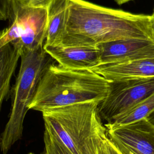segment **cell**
<instances>
[{"label": "cell", "mask_w": 154, "mask_h": 154, "mask_svg": "<svg viewBox=\"0 0 154 154\" xmlns=\"http://www.w3.org/2000/svg\"><path fill=\"white\" fill-rule=\"evenodd\" d=\"M28 154H34V153H29Z\"/></svg>", "instance_id": "603a6c76"}, {"label": "cell", "mask_w": 154, "mask_h": 154, "mask_svg": "<svg viewBox=\"0 0 154 154\" xmlns=\"http://www.w3.org/2000/svg\"><path fill=\"white\" fill-rule=\"evenodd\" d=\"M106 129L108 138L121 154H154V125L146 118Z\"/></svg>", "instance_id": "52a82bcc"}, {"label": "cell", "mask_w": 154, "mask_h": 154, "mask_svg": "<svg viewBox=\"0 0 154 154\" xmlns=\"http://www.w3.org/2000/svg\"><path fill=\"white\" fill-rule=\"evenodd\" d=\"M154 110V93L134 105L123 113L112 119L105 125L106 128H113L126 125L146 118Z\"/></svg>", "instance_id": "4fadbf2b"}, {"label": "cell", "mask_w": 154, "mask_h": 154, "mask_svg": "<svg viewBox=\"0 0 154 154\" xmlns=\"http://www.w3.org/2000/svg\"><path fill=\"white\" fill-rule=\"evenodd\" d=\"M150 28L152 38L154 41V10L152 14L150 16Z\"/></svg>", "instance_id": "d6986e66"}, {"label": "cell", "mask_w": 154, "mask_h": 154, "mask_svg": "<svg viewBox=\"0 0 154 154\" xmlns=\"http://www.w3.org/2000/svg\"><path fill=\"white\" fill-rule=\"evenodd\" d=\"M132 38L152 39L150 16L108 8L84 0H70L60 44L96 47L101 43Z\"/></svg>", "instance_id": "6da1fadb"}, {"label": "cell", "mask_w": 154, "mask_h": 154, "mask_svg": "<svg viewBox=\"0 0 154 154\" xmlns=\"http://www.w3.org/2000/svg\"><path fill=\"white\" fill-rule=\"evenodd\" d=\"M153 93L154 77L109 82L108 94L97 106L99 116L108 123Z\"/></svg>", "instance_id": "8992f818"}, {"label": "cell", "mask_w": 154, "mask_h": 154, "mask_svg": "<svg viewBox=\"0 0 154 154\" xmlns=\"http://www.w3.org/2000/svg\"><path fill=\"white\" fill-rule=\"evenodd\" d=\"M91 70L109 82L154 77V63L150 60L100 64Z\"/></svg>", "instance_id": "30bf717a"}, {"label": "cell", "mask_w": 154, "mask_h": 154, "mask_svg": "<svg viewBox=\"0 0 154 154\" xmlns=\"http://www.w3.org/2000/svg\"><path fill=\"white\" fill-rule=\"evenodd\" d=\"M20 66L13 88L11 111L1 136L0 147L3 154H6L22 138L28 106L43 75L53 63V58L45 52L43 46L34 51L20 47Z\"/></svg>", "instance_id": "277c9868"}, {"label": "cell", "mask_w": 154, "mask_h": 154, "mask_svg": "<svg viewBox=\"0 0 154 154\" xmlns=\"http://www.w3.org/2000/svg\"><path fill=\"white\" fill-rule=\"evenodd\" d=\"M20 58V46L13 42L0 49V108ZM1 138L0 137V144Z\"/></svg>", "instance_id": "7c38bea8"}, {"label": "cell", "mask_w": 154, "mask_h": 154, "mask_svg": "<svg viewBox=\"0 0 154 154\" xmlns=\"http://www.w3.org/2000/svg\"><path fill=\"white\" fill-rule=\"evenodd\" d=\"M108 90L109 81L91 69H71L52 63L43 75L28 109L42 112L84 102L100 103Z\"/></svg>", "instance_id": "7a4b0ae2"}, {"label": "cell", "mask_w": 154, "mask_h": 154, "mask_svg": "<svg viewBox=\"0 0 154 154\" xmlns=\"http://www.w3.org/2000/svg\"><path fill=\"white\" fill-rule=\"evenodd\" d=\"M44 150L41 154H72L49 129L45 127Z\"/></svg>", "instance_id": "5bb4252c"}, {"label": "cell", "mask_w": 154, "mask_h": 154, "mask_svg": "<svg viewBox=\"0 0 154 154\" xmlns=\"http://www.w3.org/2000/svg\"><path fill=\"white\" fill-rule=\"evenodd\" d=\"M87 102L42 112L45 127L51 129L72 154H99L107 138L97 106Z\"/></svg>", "instance_id": "3957f363"}, {"label": "cell", "mask_w": 154, "mask_h": 154, "mask_svg": "<svg viewBox=\"0 0 154 154\" xmlns=\"http://www.w3.org/2000/svg\"><path fill=\"white\" fill-rule=\"evenodd\" d=\"M52 0H14L15 2L25 7L47 8Z\"/></svg>", "instance_id": "2e32d148"}, {"label": "cell", "mask_w": 154, "mask_h": 154, "mask_svg": "<svg viewBox=\"0 0 154 154\" xmlns=\"http://www.w3.org/2000/svg\"><path fill=\"white\" fill-rule=\"evenodd\" d=\"M116 1V2L119 4V5H121V4H125L126 2H128L130 1H132V0H115Z\"/></svg>", "instance_id": "44dd1931"}, {"label": "cell", "mask_w": 154, "mask_h": 154, "mask_svg": "<svg viewBox=\"0 0 154 154\" xmlns=\"http://www.w3.org/2000/svg\"><path fill=\"white\" fill-rule=\"evenodd\" d=\"M146 119L150 123H152L153 125H154V110L150 114H149Z\"/></svg>", "instance_id": "ffe728a7"}, {"label": "cell", "mask_w": 154, "mask_h": 154, "mask_svg": "<svg viewBox=\"0 0 154 154\" xmlns=\"http://www.w3.org/2000/svg\"><path fill=\"white\" fill-rule=\"evenodd\" d=\"M106 145L108 149V151L109 152V154H121L119 150L116 149V147L111 143V141L109 140V139L107 138L106 140Z\"/></svg>", "instance_id": "e0dca14e"}, {"label": "cell", "mask_w": 154, "mask_h": 154, "mask_svg": "<svg viewBox=\"0 0 154 154\" xmlns=\"http://www.w3.org/2000/svg\"><path fill=\"white\" fill-rule=\"evenodd\" d=\"M43 49L58 64L71 69H91L100 64L96 47L45 45Z\"/></svg>", "instance_id": "9c48e42d"}, {"label": "cell", "mask_w": 154, "mask_h": 154, "mask_svg": "<svg viewBox=\"0 0 154 154\" xmlns=\"http://www.w3.org/2000/svg\"><path fill=\"white\" fill-rule=\"evenodd\" d=\"M153 63H154V58H152V59H150Z\"/></svg>", "instance_id": "7402d4cb"}, {"label": "cell", "mask_w": 154, "mask_h": 154, "mask_svg": "<svg viewBox=\"0 0 154 154\" xmlns=\"http://www.w3.org/2000/svg\"><path fill=\"white\" fill-rule=\"evenodd\" d=\"M100 64L122 63L154 58V41L151 38H132L97 45Z\"/></svg>", "instance_id": "ba28073f"}, {"label": "cell", "mask_w": 154, "mask_h": 154, "mask_svg": "<svg viewBox=\"0 0 154 154\" xmlns=\"http://www.w3.org/2000/svg\"><path fill=\"white\" fill-rule=\"evenodd\" d=\"M70 0H52L47 7V28L45 45L61 43L65 33Z\"/></svg>", "instance_id": "8fae6325"}, {"label": "cell", "mask_w": 154, "mask_h": 154, "mask_svg": "<svg viewBox=\"0 0 154 154\" xmlns=\"http://www.w3.org/2000/svg\"><path fill=\"white\" fill-rule=\"evenodd\" d=\"M14 0H0V20H10L14 10Z\"/></svg>", "instance_id": "9a60e30c"}, {"label": "cell", "mask_w": 154, "mask_h": 154, "mask_svg": "<svg viewBox=\"0 0 154 154\" xmlns=\"http://www.w3.org/2000/svg\"><path fill=\"white\" fill-rule=\"evenodd\" d=\"M106 139L102 143V144H101V146L100 147L99 154H109V152L108 151L107 145H106Z\"/></svg>", "instance_id": "ac0fdd59"}, {"label": "cell", "mask_w": 154, "mask_h": 154, "mask_svg": "<svg viewBox=\"0 0 154 154\" xmlns=\"http://www.w3.org/2000/svg\"><path fill=\"white\" fill-rule=\"evenodd\" d=\"M10 20L8 27L0 32V49L14 41L20 48L29 51L43 46L47 28V8L25 7L15 2Z\"/></svg>", "instance_id": "5b68a950"}]
</instances>
